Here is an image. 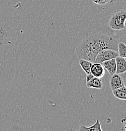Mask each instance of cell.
Returning <instances> with one entry per match:
<instances>
[{
    "label": "cell",
    "mask_w": 126,
    "mask_h": 131,
    "mask_svg": "<svg viewBox=\"0 0 126 131\" xmlns=\"http://www.w3.org/2000/svg\"><path fill=\"white\" fill-rule=\"evenodd\" d=\"M118 41L110 35L101 34L90 35L80 42L75 48L78 59H83L95 62V57L104 49H112L117 51Z\"/></svg>",
    "instance_id": "1"
},
{
    "label": "cell",
    "mask_w": 126,
    "mask_h": 131,
    "mask_svg": "<svg viewBox=\"0 0 126 131\" xmlns=\"http://www.w3.org/2000/svg\"><path fill=\"white\" fill-rule=\"evenodd\" d=\"M126 12L125 9H118L111 15L108 24L114 30H121L125 28Z\"/></svg>",
    "instance_id": "2"
},
{
    "label": "cell",
    "mask_w": 126,
    "mask_h": 131,
    "mask_svg": "<svg viewBox=\"0 0 126 131\" xmlns=\"http://www.w3.org/2000/svg\"><path fill=\"white\" fill-rule=\"evenodd\" d=\"M117 56H118L117 51L116 50L109 49H104L99 52V54H97L95 57V62L102 64V62L104 61L112 59H115Z\"/></svg>",
    "instance_id": "3"
},
{
    "label": "cell",
    "mask_w": 126,
    "mask_h": 131,
    "mask_svg": "<svg viewBox=\"0 0 126 131\" xmlns=\"http://www.w3.org/2000/svg\"><path fill=\"white\" fill-rule=\"evenodd\" d=\"M123 86H125L124 80L119 74L115 73L111 76L110 80V86L111 90H116Z\"/></svg>",
    "instance_id": "4"
},
{
    "label": "cell",
    "mask_w": 126,
    "mask_h": 131,
    "mask_svg": "<svg viewBox=\"0 0 126 131\" xmlns=\"http://www.w3.org/2000/svg\"><path fill=\"white\" fill-rule=\"evenodd\" d=\"M105 69L102 64L93 62L90 68V73L94 77L102 78L104 76L105 73Z\"/></svg>",
    "instance_id": "5"
},
{
    "label": "cell",
    "mask_w": 126,
    "mask_h": 131,
    "mask_svg": "<svg viewBox=\"0 0 126 131\" xmlns=\"http://www.w3.org/2000/svg\"><path fill=\"white\" fill-rule=\"evenodd\" d=\"M116 62V72L117 74L124 73L126 71L125 57L117 56L115 58Z\"/></svg>",
    "instance_id": "6"
},
{
    "label": "cell",
    "mask_w": 126,
    "mask_h": 131,
    "mask_svg": "<svg viewBox=\"0 0 126 131\" xmlns=\"http://www.w3.org/2000/svg\"><path fill=\"white\" fill-rule=\"evenodd\" d=\"M102 64L103 65L105 69H106L109 73L110 76L113 75L116 72V62L115 59L107 60L102 62Z\"/></svg>",
    "instance_id": "7"
},
{
    "label": "cell",
    "mask_w": 126,
    "mask_h": 131,
    "mask_svg": "<svg viewBox=\"0 0 126 131\" xmlns=\"http://www.w3.org/2000/svg\"><path fill=\"white\" fill-rule=\"evenodd\" d=\"M86 86L87 88L102 89L103 87V83L101 81V78L93 77L89 81H86Z\"/></svg>",
    "instance_id": "8"
},
{
    "label": "cell",
    "mask_w": 126,
    "mask_h": 131,
    "mask_svg": "<svg viewBox=\"0 0 126 131\" xmlns=\"http://www.w3.org/2000/svg\"><path fill=\"white\" fill-rule=\"evenodd\" d=\"M79 130L81 131H103L101 127V124L99 121V118H97V121L94 124L89 126L81 125L79 128Z\"/></svg>",
    "instance_id": "9"
},
{
    "label": "cell",
    "mask_w": 126,
    "mask_h": 131,
    "mask_svg": "<svg viewBox=\"0 0 126 131\" xmlns=\"http://www.w3.org/2000/svg\"><path fill=\"white\" fill-rule=\"evenodd\" d=\"M114 96L116 98L121 100H126V88L125 86L117 88L116 90H112Z\"/></svg>",
    "instance_id": "10"
},
{
    "label": "cell",
    "mask_w": 126,
    "mask_h": 131,
    "mask_svg": "<svg viewBox=\"0 0 126 131\" xmlns=\"http://www.w3.org/2000/svg\"><path fill=\"white\" fill-rule=\"evenodd\" d=\"M92 64L93 62H90L88 60L83 59H79V64L86 74L90 73V68H91Z\"/></svg>",
    "instance_id": "11"
},
{
    "label": "cell",
    "mask_w": 126,
    "mask_h": 131,
    "mask_svg": "<svg viewBox=\"0 0 126 131\" xmlns=\"http://www.w3.org/2000/svg\"><path fill=\"white\" fill-rule=\"evenodd\" d=\"M9 37V32L4 25L0 24V46L5 43Z\"/></svg>",
    "instance_id": "12"
},
{
    "label": "cell",
    "mask_w": 126,
    "mask_h": 131,
    "mask_svg": "<svg viewBox=\"0 0 126 131\" xmlns=\"http://www.w3.org/2000/svg\"><path fill=\"white\" fill-rule=\"evenodd\" d=\"M117 51L119 56L126 57V46L124 42H120L118 43Z\"/></svg>",
    "instance_id": "13"
},
{
    "label": "cell",
    "mask_w": 126,
    "mask_h": 131,
    "mask_svg": "<svg viewBox=\"0 0 126 131\" xmlns=\"http://www.w3.org/2000/svg\"><path fill=\"white\" fill-rule=\"evenodd\" d=\"M92 1L94 3L97 4V5H104L109 3L110 0H92Z\"/></svg>",
    "instance_id": "14"
},
{
    "label": "cell",
    "mask_w": 126,
    "mask_h": 131,
    "mask_svg": "<svg viewBox=\"0 0 126 131\" xmlns=\"http://www.w3.org/2000/svg\"><path fill=\"white\" fill-rule=\"evenodd\" d=\"M94 77L91 73H89V74H87V76H86V81H89L90 80H91L92 78Z\"/></svg>",
    "instance_id": "15"
},
{
    "label": "cell",
    "mask_w": 126,
    "mask_h": 131,
    "mask_svg": "<svg viewBox=\"0 0 126 131\" xmlns=\"http://www.w3.org/2000/svg\"><path fill=\"white\" fill-rule=\"evenodd\" d=\"M120 1V0H110L109 3H112L117 2V1Z\"/></svg>",
    "instance_id": "16"
}]
</instances>
